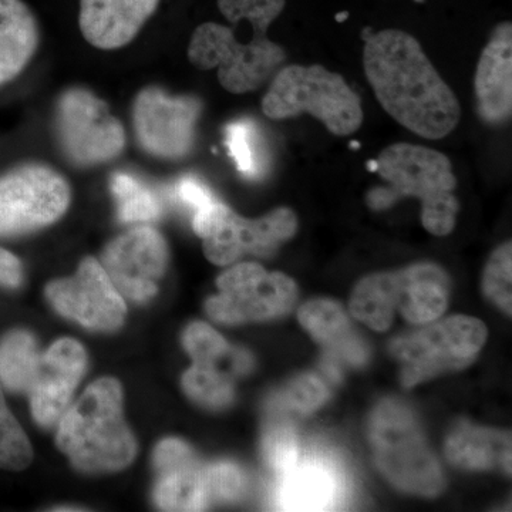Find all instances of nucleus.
Returning <instances> with one entry per match:
<instances>
[{"label":"nucleus","mask_w":512,"mask_h":512,"mask_svg":"<svg viewBox=\"0 0 512 512\" xmlns=\"http://www.w3.org/2000/svg\"><path fill=\"white\" fill-rule=\"evenodd\" d=\"M363 66L380 106L404 128L429 140L447 137L460 123L456 94L403 30L366 28Z\"/></svg>","instance_id":"obj_1"},{"label":"nucleus","mask_w":512,"mask_h":512,"mask_svg":"<svg viewBox=\"0 0 512 512\" xmlns=\"http://www.w3.org/2000/svg\"><path fill=\"white\" fill-rule=\"evenodd\" d=\"M376 164L375 173L387 185L369 191L370 210H389L402 198H417L423 207L421 222L430 234L444 237L453 231L460 204L454 195L457 178L446 154L419 144L396 143L382 150Z\"/></svg>","instance_id":"obj_2"},{"label":"nucleus","mask_w":512,"mask_h":512,"mask_svg":"<svg viewBox=\"0 0 512 512\" xmlns=\"http://www.w3.org/2000/svg\"><path fill=\"white\" fill-rule=\"evenodd\" d=\"M57 446L86 473H110L130 466L137 443L123 417V392L114 379L87 387L57 430Z\"/></svg>","instance_id":"obj_3"},{"label":"nucleus","mask_w":512,"mask_h":512,"mask_svg":"<svg viewBox=\"0 0 512 512\" xmlns=\"http://www.w3.org/2000/svg\"><path fill=\"white\" fill-rule=\"evenodd\" d=\"M268 119L285 120L308 113L335 136H350L363 123L362 101L343 76L320 64H291L272 77L262 99Z\"/></svg>","instance_id":"obj_4"},{"label":"nucleus","mask_w":512,"mask_h":512,"mask_svg":"<svg viewBox=\"0 0 512 512\" xmlns=\"http://www.w3.org/2000/svg\"><path fill=\"white\" fill-rule=\"evenodd\" d=\"M370 443L377 467L400 490L433 497L443 490L444 476L413 413L386 400L370 419Z\"/></svg>","instance_id":"obj_5"},{"label":"nucleus","mask_w":512,"mask_h":512,"mask_svg":"<svg viewBox=\"0 0 512 512\" xmlns=\"http://www.w3.org/2000/svg\"><path fill=\"white\" fill-rule=\"evenodd\" d=\"M252 33L249 42H241L228 26L202 23L192 33L188 59L197 69H217L218 80L227 92H254L275 76L286 53L266 33Z\"/></svg>","instance_id":"obj_6"},{"label":"nucleus","mask_w":512,"mask_h":512,"mask_svg":"<svg viewBox=\"0 0 512 512\" xmlns=\"http://www.w3.org/2000/svg\"><path fill=\"white\" fill-rule=\"evenodd\" d=\"M195 234L202 239L208 261L225 266L251 254L268 258L298 231V218L289 208H276L264 217L248 220L215 200L194 212Z\"/></svg>","instance_id":"obj_7"},{"label":"nucleus","mask_w":512,"mask_h":512,"mask_svg":"<svg viewBox=\"0 0 512 512\" xmlns=\"http://www.w3.org/2000/svg\"><path fill=\"white\" fill-rule=\"evenodd\" d=\"M55 131L63 156L80 168L110 163L126 148L123 123L110 113L106 101L84 87H70L60 94Z\"/></svg>","instance_id":"obj_8"},{"label":"nucleus","mask_w":512,"mask_h":512,"mask_svg":"<svg viewBox=\"0 0 512 512\" xmlns=\"http://www.w3.org/2000/svg\"><path fill=\"white\" fill-rule=\"evenodd\" d=\"M487 329L470 316H451L397 338L392 353L402 363L406 387L470 365L483 348Z\"/></svg>","instance_id":"obj_9"},{"label":"nucleus","mask_w":512,"mask_h":512,"mask_svg":"<svg viewBox=\"0 0 512 512\" xmlns=\"http://www.w3.org/2000/svg\"><path fill=\"white\" fill-rule=\"evenodd\" d=\"M70 185L46 164L29 163L0 175V237L30 234L63 217Z\"/></svg>","instance_id":"obj_10"},{"label":"nucleus","mask_w":512,"mask_h":512,"mask_svg":"<svg viewBox=\"0 0 512 512\" xmlns=\"http://www.w3.org/2000/svg\"><path fill=\"white\" fill-rule=\"evenodd\" d=\"M220 295L208 299V315L225 325L266 320L285 315L295 305L298 286L289 276L266 272L261 265L244 262L218 278Z\"/></svg>","instance_id":"obj_11"},{"label":"nucleus","mask_w":512,"mask_h":512,"mask_svg":"<svg viewBox=\"0 0 512 512\" xmlns=\"http://www.w3.org/2000/svg\"><path fill=\"white\" fill-rule=\"evenodd\" d=\"M201 111L197 97L171 96L161 87H144L133 103L138 146L160 160H183L194 148Z\"/></svg>","instance_id":"obj_12"},{"label":"nucleus","mask_w":512,"mask_h":512,"mask_svg":"<svg viewBox=\"0 0 512 512\" xmlns=\"http://www.w3.org/2000/svg\"><path fill=\"white\" fill-rule=\"evenodd\" d=\"M46 296L60 315L76 320L84 328L111 332L120 328L126 318L123 295L94 258L84 259L72 278L52 282Z\"/></svg>","instance_id":"obj_13"},{"label":"nucleus","mask_w":512,"mask_h":512,"mask_svg":"<svg viewBox=\"0 0 512 512\" xmlns=\"http://www.w3.org/2000/svg\"><path fill=\"white\" fill-rule=\"evenodd\" d=\"M167 262L163 235L141 225L114 238L104 249L100 264L123 298L146 302L156 295Z\"/></svg>","instance_id":"obj_14"},{"label":"nucleus","mask_w":512,"mask_h":512,"mask_svg":"<svg viewBox=\"0 0 512 512\" xmlns=\"http://www.w3.org/2000/svg\"><path fill=\"white\" fill-rule=\"evenodd\" d=\"M86 362L83 346L73 339L57 340L40 357L39 370L29 390L36 423L52 427L62 419L84 375Z\"/></svg>","instance_id":"obj_15"},{"label":"nucleus","mask_w":512,"mask_h":512,"mask_svg":"<svg viewBox=\"0 0 512 512\" xmlns=\"http://www.w3.org/2000/svg\"><path fill=\"white\" fill-rule=\"evenodd\" d=\"M158 483L154 500L165 511H198L207 507L204 468L188 444L167 439L154 451Z\"/></svg>","instance_id":"obj_16"},{"label":"nucleus","mask_w":512,"mask_h":512,"mask_svg":"<svg viewBox=\"0 0 512 512\" xmlns=\"http://www.w3.org/2000/svg\"><path fill=\"white\" fill-rule=\"evenodd\" d=\"M161 0H80L79 28L89 45L116 50L136 39Z\"/></svg>","instance_id":"obj_17"},{"label":"nucleus","mask_w":512,"mask_h":512,"mask_svg":"<svg viewBox=\"0 0 512 512\" xmlns=\"http://www.w3.org/2000/svg\"><path fill=\"white\" fill-rule=\"evenodd\" d=\"M477 110L488 124H503L512 113V26L501 23L484 47L474 77Z\"/></svg>","instance_id":"obj_18"},{"label":"nucleus","mask_w":512,"mask_h":512,"mask_svg":"<svg viewBox=\"0 0 512 512\" xmlns=\"http://www.w3.org/2000/svg\"><path fill=\"white\" fill-rule=\"evenodd\" d=\"M396 309L416 325L434 322L447 309L450 279L440 266L417 264L394 272Z\"/></svg>","instance_id":"obj_19"},{"label":"nucleus","mask_w":512,"mask_h":512,"mask_svg":"<svg viewBox=\"0 0 512 512\" xmlns=\"http://www.w3.org/2000/svg\"><path fill=\"white\" fill-rule=\"evenodd\" d=\"M35 13L23 0H0V87L15 80L39 47Z\"/></svg>","instance_id":"obj_20"},{"label":"nucleus","mask_w":512,"mask_h":512,"mask_svg":"<svg viewBox=\"0 0 512 512\" xmlns=\"http://www.w3.org/2000/svg\"><path fill=\"white\" fill-rule=\"evenodd\" d=\"M446 456L454 466L467 470L503 468L511 473V436L504 431L460 423L448 434Z\"/></svg>","instance_id":"obj_21"},{"label":"nucleus","mask_w":512,"mask_h":512,"mask_svg":"<svg viewBox=\"0 0 512 512\" xmlns=\"http://www.w3.org/2000/svg\"><path fill=\"white\" fill-rule=\"evenodd\" d=\"M279 480L278 503L282 510H326L335 498V476L320 464L296 463Z\"/></svg>","instance_id":"obj_22"},{"label":"nucleus","mask_w":512,"mask_h":512,"mask_svg":"<svg viewBox=\"0 0 512 512\" xmlns=\"http://www.w3.org/2000/svg\"><path fill=\"white\" fill-rule=\"evenodd\" d=\"M396 311L394 272L367 276L357 284L350 299V312L369 328L384 332L390 328Z\"/></svg>","instance_id":"obj_23"},{"label":"nucleus","mask_w":512,"mask_h":512,"mask_svg":"<svg viewBox=\"0 0 512 512\" xmlns=\"http://www.w3.org/2000/svg\"><path fill=\"white\" fill-rule=\"evenodd\" d=\"M39 366V350L30 333L13 330L0 340V383L10 392H29Z\"/></svg>","instance_id":"obj_24"},{"label":"nucleus","mask_w":512,"mask_h":512,"mask_svg":"<svg viewBox=\"0 0 512 512\" xmlns=\"http://www.w3.org/2000/svg\"><path fill=\"white\" fill-rule=\"evenodd\" d=\"M225 146L238 173L249 180H259L268 171V151L261 130L249 119L229 123L224 130Z\"/></svg>","instance_id":"obj_25"},{"label":"nucleus","mask_w":512,"mask_h":512,"mask_svg":"<svg viewBox=\"0 0 512 512\" xmlns=\"http://www.w3.org/2000/svg\"><path fill=\"white\" fill-rule=\"evenodd\" d=\"M111 192L117 204L119 220L126 224H146L160 218L163 207L156 192L133 175L116 173L111 177Z\"/></svg>","instance_id":"obj_26"},{"label":"nucleus","mask_w":512,"mask_h":512,"mask_svg":"<svg viewBox=\"0 0 512 512\" xmlns=\"http://www.w3.org/2000/svg\"><path fill=\"white\" fill-rule=\"evenodd\" d=\"M299 322L312 338L332 349L352 335L350 320L338 302L318 299L305 303L298 313Z\"/></svg>","instance_id":"obj_27"},{"label":"nucleus","mask_w":512,"mask_h":512,"mask_svg":"<svg viewBox=\"0 0 512 512\" xmlns=\"http://www.w3.org/2000/svg\"><path fill=\"white\" fill-rule=\"evenodd\" d=\"M185 393L194 402L211 409H222L234 399V386L227 375L210 363H195L183 377Z\"/></svg>","instance_id":"obj_28"},{"label":"nucleus","mask_w":512,"mask_h":512,"mask_svg":"<svg viewBox=\"0 0 512 512\" xmlns=\"http://www.w3.org/2000/svg\"><path fill=\"white\" fill-rule=\"evenodd\" d=\"M32 460L33 450L28 436L10 412L0 387V468L22 471Z\"/></svg>","instance_id":"obj_29"},{"label":"nucleus","mask_w":512,"mask_h":512,"mask_svg":"<svg viewBox=\"0 0 512 512\" xmlns=\"http://www.w3.org/2000/svg\"><path fill=\"white\" fill-rule=\"evenodd\" d=\"M285 5L286 0H218V9L229 23H248L252 32L258 33H268Z\"/></svg>","instance_id":"obj_30"},{"label":"nucleus","mask_w":512,"mask_h":512,"mask_svg":"<svg viewBox=\"0 0 512 512\" xmlns=\"http://www.w3.org/2000/svg\"><path fill=\"white\" fill-rule=\"evenodd\" d=\"M512 245L505 242L495 249L494 254L488 259L484 272L483 288L488 299H491L503 309L507 315L512 312Z\"/></svg>","instance_id":"obj_31"},{"label":"nucleus","mask_w":512,"mask_h":512,"mask_svg":"<svg viewBox=\"0 0 512 512\" xmlns=\"http://www.w3.org/2000/svg\"><path fill=\"white\" fill-rule=\"evenodd\" d=\"M329 390L326 384L313 375H302L292 380L278 394L276 406L279 409L293 410L302 414L312 413L328 400Z\"/></svg>","instance_id":"obj_32"},{"label":"nucleus","mask_w":512,"mask_h":512,"mask_svg":"<svg viewBox=\"0 0 512 512\" xmlns=\"http://www.w3.org/2000/svg\"><path fill=\"white\" fill-rule=\"evenodd\" d=\"M264 456L268 466L278 476L288 473L298 463V440L291 426L276 423L266 431L264 440Z\"/></svg>","instance_id":"obj_33"},{"label":"nucleus","mask_w":512,"mask_h":512,"mask_svg":"<svg viewBox=\"0 0 512 512\" xmlns=\"http://www.w3.org/2000/svg\"><path fill=\"white\" fill-rule=\"evenodd\" d=\"M184 346L195 363L217 365L229 353L228 343L207 323H192L185 330Z\"/></svg>","instance_id":"obj_34"},{"label":"nucleus","mask_w":512,"mask_h":512,"mask_svg":"<svg viewBox=\"0 0 512 512\" xmlns=\"http://www.w3.org/2000/svg\"><path fill=\"white\" fill-rule=\"evenodd\" d=\"M205 487L210 500L232 501L245 490V476L232 463H217L204 468Z\"/></svg>","instance_id":"obj_35"},{"label":"nucleus","mask_w":512,"mask_h":512,"mask_svg":"<svg viewBox=\"0 0 512 512\" xmlns=\"http://www.w3.org/2000/svg\"><path fill=\"white\" fill-rule=\"evenodd\" d=\"M175 195L178 200L192 208L194 212L207 207L215 201L214 195L207 185L202 184L198 178L184 177L175 184Z\"/></svg>","instance_id":"obj_36"},{"label":"nucleus","mask_w":512,"mask_h":512,"mask_svg":"<svg viewBox=\"0 0 512 512\" xmlns=\"http://www.w3.org/2000/svg\"><path fill=\"white\" fill-rule=\"evenodd\" d=\"M330 355L336 357V359H343L349 362L350 365L359 366L365 363L369 352H367L366 346L363 345L362 340L356 338L355 335H349L348 338L343 339L338 345L333 346L332 349H328Z\"/></svg>","instance_id":"obj_37"},{"label":"nucleus","mask_w":512,"mask_h":512,"mask_svg":"<svg viewBox=\"0 0 512 512\" xmlns=\"http://www.w3.org/2000/svg\"><path fill=\"white\" fill-rule=\"evenodd\" d=\"M22 281L23 268L18 256L0 248V285L6 288H18Z\"/></svg>","instance_id":"obj_38"},{"label":"nucleus","mask_w":512,"mask_h":512,"mask_svg":"<svg viewBox=\"0 0 512 512\" xmlns=\"http://www.w3.org/2000/svg\"><path fill=\"white\" fill-rule=\"evenodd\" d=\"M254 366V360L244 350L232 353V369L235 373H247Z\"/></svg>","instance_id":"obj_39"},{"label":"nucleus","mask_w":512,"mask_h":512,"mask_svg":"<svg viewBox=\"0 0 512 512\" xmlns=\"http://www.w3.org/2000/svg\"><path fill=\"white\" fill-rule=\"evenodd\" d=\"M348 18H349L348 12L338 13V15L335 16V19L338 20V22H343V20H346Z\"/></svg>","instance_id":"obj_40"},{"label":"nucleus","mask_w":512,"mask_h":512,"mask_svg":"<svg viewBox=\"0 0 512 512\" xmlns=\"http://www.w3.org/2000/svg\"><path fill=\"white\" fill-rule=\"evenodd\" d=\"M352 147H360V144L352 143Z\"/></svg>","instance_id":"obj_41"},{"label":"nucleus","mask_w":512,"mask_h":512,"mask_svg":"<svg viewBox=\"0 0 512 512\" xmlns=\"http://www.w3.org/2000/svg\"><path fill=\"white\" fill-rule=\"evenodd\" d=\"M414 2L423 3V2H424V0H414Z\"/></svg>","instance_id":"obj_42"}]
</instances>
